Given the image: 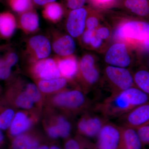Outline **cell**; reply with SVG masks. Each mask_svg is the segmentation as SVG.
I'll use <instances>...</instances> for the list:
<instances>
[{"instance_id": "cell-1", "label": "cell", "mask_w": 149, "mask_h": 149, "mask_svg": "<svg viewBox=\"0 0 149 149\" xmlns=\"http://www.w3.org/2000/svg\"><path fill=\"white\" fill-rule=\"evenodd\" d=\"M149 102V96L137 87L110 94L96 106V109L107 119L120 118L134 108Z\"/></svg>"}, {"instance_id": "cell-2", "label": "cell", "mask_w": 149, "mask_h": 149, "mask_svg": "<svg viewBox=\"0 0 149 149\" xmlns=\"http://www.w3.org/2000/svg\"><path fill=\"white\" fill-rule=\"evenodd\" d=\"M116 36L136 40L145 52L149 53V23L141 21L129 22L118 29Z\"/></svg>"}, {"instance_id": "cell-3", "label": "cell", "mask_w": 149, "mask_h": 149, "mask_svg": "<svg viewBox=\"0 0 149 149\" xmlns=\"http://www.w3.org/2000/svg\"><path fill=\"white\" fill-rule=\"evenodd\" d=\"M105 72L111 85V94L119 93L134 87L133 76L125 68L109 66L107 68Z\"/></svg>"}, {"instance_id": "cell-4", "label": "cell", "mask_w": 149, "mask_h": 149, "mask_svg": "<svg viewBox=\"0 0 149 149\" xmlns=\"http://www.w3.org/2000/svg\"><path fill=\"white\" fill-rule=\"evenodd\" d=\"M97 137L99 149H120L121 126L107 121Z\"/></svg>"}, {"instance_id": "cell-5", "label": "cell", "mask_w": 149, "mask_h": 149, "mask_svg": "<svg viewBox=\"0 0 149 149\" xmlns=\"http://www.w3.org/2000/svg\"><path fill=\"white\" fill-rule=\"evenodd\" d=\"M56 105L70 111H77L87 105L84 93L78 90L65 91L57 94L54 99Z\"/></svg>"}, {"instance_id": "cell-6", "label": "cell", "mask_w": 149, "mask_h": 149, "mask_svg": "<svg viewBox=\"0 0 149 149\" xmlns=\"http://www.w3.org/2000/svg\"><path fill=\"white\" fill-rule=\"evenodd\" d=\"M122 126L137 129L149 124V102L136 107L119 118Z\"/></svg>"}, {"instance_id": "cell-7", "label": "cell", "mask_w": 149, "mask_h": 149, "mask_svg": "<svg viewBox=\"0 0 149 149\" xmlns=\"http://www.w3.org/2000/svg\"><path fill=\"white\" fill-rule=\"evenodd\" d=\"M107 119L102 116L88 114L84 116L78 122L77 128L81 134L84 136L94 138L97 136L99 132Z\"/></svg>"}, {"instance_id": "cell-8", "label": "cell", "mask_w": 149, "mask_h": 149, "mask_svg": "<svg viewBox=\"0 0 149 149\" xmlns=\"http://www.w3.org/2000/svg\"><path fill=\"white\" fill-rule=\"evenodd\" d=\"M105 61L112 66L123 68L129 66L130 58L125 45L116 44L112 46L106 55Z\"/></svg>"}, {"instance_id": "cell-9", "label": "cell", "mask_w": 149, "mask_h": 149, "mask_svg": "<svg viewBox=\"0 0 149 149\" xmlns=\"http://www.w3.org/2000/svg\"><path fill=\"white\" fill-rule=\"evenodd\" d=\"M87 11L82 7L72 10L69 15L67 23L68 31L71 36L77 37L85 29Z\"/></svg>"}, {"instance_id": "cell-10", "label": "cell", "mask_w": 149, "mask_h": 149, "mask_svg": "<svg viewBox=\"0 0 149 149\" xmlns=\"http://www.w3.org/2000/svg\"><path fill=\"white\" fill-rule=\"evenodd\" d=\"M35 73L42 80H50L60 77L61 73L58 66L52 59L43 60L35 66Z\"/></svg>"}, {"instance_id": "cell-11", "label": "cell", "mask_w": 149, "mask_h": 149, "mask_svg": "<svg viewBox=\"0 0 149 149\" xmlns=\"http://www.w3.org/2000/svg\"><path fill=\"white\" fill-rule=\"evenodd\" d=\"M121 126L120 149H141L142 142L135 128Z\"/></svg>"}, {"instance_id": "cell-12", "label": "cell", "mask_w": 149, "mask_h": 149, "mask_svg": "<svg viewBox=\"0 0 149 149\" xmlns=\"http://www.w3.org/2000/svg\"><path fill=\"white\" fill-rule=\"evenodd\" d=\"M80 70L86 83L92 85L96 83L98 79L99 73L94 64L93 58L90 55L83 57L80 64Z\"/></svg>"}, {"instance_id": "cell-13", "label": "cell", "mask_w": 149, "mask_h": 149, "mask_svg": "<svg viewBox=\"0 0 149 149\" xmlns=\"http://www.w3.org/2000/svg\"><path fill=\"white\" fill-rule=\"evenodd\" d=\"M32 123L27 115L22 112H18L15 113L8 128L9 134L14 137L21 135L30 128Z\"/></svg>"}, {"instance_id": "cell-14", "label": "cell", "mask_w": 149, "mask_h": 149, "mask_svg": "<svg viewBox=\"0 0 149 149\" xmlns=\"http://www.w3.org/2000/svg\"><path fill=\"white\" fill-rule=\"evenodd\" d=\"M29 44L39 58H46L50 54V43L44 36L38 35L32 37L29 40Z\"/></svg>"}, {"instance_id": "cell-15", "label": "cell", "mask_w": 149, "mask_h": 149, "mask_svg": "<svg viewBox=\"0 0 149 149\" xmlns=\"http://www.w3.org/2000/svg\"><path fill=\"white\" fill-rule=\"evenodd\" d=\"M124 5L137 16L149 17V0H125Z\"/></svg>"}, {"instance_id": "cell-16", "label": "cell", "mask_w": 149, "mask_h": 149, "mask_svg": "<svg viewBox=\"0 0 149 149\" xmlns=\"http://www.w3.org/2000/svg\"><path fill=\"white\" fill-rule=\"evenodd\" d=\"M74 40L70 36L66 35L57 40L54 43L53 49L59 55L66 56L71 55L75 50Z\"/></svg>"}, {"instance_id": "cell-17", "label": "cell", "mask_w": 149, "mask_h": 149, "mask_svg": "<svg viewBox=\"0 0 149 149\" xmlns=\"http://www.w3.org/2000/svg\"><path fill=\"white\" fill-rule=\"evenodd\" d=\"M39 145V142L35 137L22 134L15 137L11 147L12 149H37Z\"/></svg>"}, {"instance_id": "cell-18", "label": "cell", "mask_w": 149, "mask_h": 149, "mask_svg": "<svg viewBox=\"0 0 149 149\" xmlns=\"http://www.w3.org/2000/svg\"><path fill=\"white\" fill-rule=\"evenodd\" d=\"M16 28V22L13 15L9 13L0 14V34L9 37L13 34Z\"/></svg>"}, {"instance_id": "cell-19", "label": "cell", "mask_w": 149, "mask_h": 149, "mask_svg": "<svg viewBox=\"0 0 149 149\" xmlns=\"http://www.w3.org/2000/svg\"><path fill=\"white\" fill-rule=\"evenodd\" d=\"M65 79L62 77L50 80H42L39 82V90L44 93H51L59 91L64 88L66 85Z\"/></svg>"}, {"instance_id": "cell-20", "label": "cell", "mask_w": 149, "mask_h": 149, "mask_svg": "<svg viewBox=\"0 0 149 149\" xmlns=\"http://www.w3.org/2000/svg\"><path fill=\"white\" fill-rule=\"evenodd\" d=\"M61 74L66 78H71L77 72V65L73 58H67L60 61L58 65Z\"/></svg>"}, {"instance_id": "cell-21", "label": "cell", "mask_w": 149, "mask_h": 149, "mask_svg": "<svg viewBox=\"0 0 149 149\" xmlns=\"http://www.w3.org/2000/svg\"><path fill=\"white\" fill-rule=\"evenodd\" d=\"M20 20L22 26L27 31H35L39 27V17L34 12L27 11L24 13L22 15Z\"/></svg>"}, {"instance_id": "cell-22", "label": "cell", "mask_w": 149, "mask_h": 149, "mask_svg": "<svg viewBox=\"0 0 149 149\" xmlns=\"http://www.w3.org/2000/svg\"><path fill=\"white\" fill-rule=\"evenodd\" d=\"M133 77L137 88L149 96V70H139L135 72Z\"/></svg>"}, {"instance_id": "cell-23", "label": "cell", "mask_w": 149, "mask_h": 149, "mask_svg": "<svg viewBox=\"0 0 149 149\" xmlns=\"http://www.w3.org/2000/svg\"><path fill=\"white\" fill-rule=\"evenodd\" d=\"M44 13L46 17L49 19L56 21L61 17L63 11L59 4L54 2L46 5Z\"/></svg>"}, {"instance_id": "cell-24", "label": "cell", "mask_w": 149, "mask_h": 149, "mask_svg": "<svg viewBox=\"0 0 149 149\" xmlns=\"http://www.w3.org/2000/svg\"><path fill=\"white\" fill-rule=\"evenodd\" d=\"M58 138H66L71 131V125L64 117H59L57 120L56 125H54Z\"/></svg>"}, {"instance_id": "cell-25", "label": "cell", "mask_w": 149, "mask_h": 149, "mask_svg": "<svg viewBox=\"0 0 149 149\" xmlns=\"http://www.w3.org/2000/svg\"><path fill=\"white\" fill-rule=\"evenodd\" d=\"M14 103L16 107L25 109H31L35 103L25 91L15 96Z\"/></svg>"}, {"instance_id": "cell-26", "label": "cell", "mask_w": 149, "mask_h": 149, "mask_svg": "<svg viewBox=\"0 0 149 149\" xmlns=\"http://www.w3.org/2000/svg\"><path fill=\"white\" fill-rule=\"evenodd\" d=\"M15 115L14 110L11 108H6L0 112V130L8 129Z\"/></svg>"}, {"instance_id": "cell-27", "label": "cell", "mask_w": 149, "mask_h": 149, "mask_svg": "<svg viewBox=\"0 0 149 149\" xmlns=\"http://www.w3.org/2000/svg\"><path fill=\"white\" fill-rule=\"evenodd\" d=\"M12 8L17 13L27 11L32 6V0H10Z\"/></svg>"}, {"instance_id": "cell-28", "label": "cell", "mask_w": 149, "mask_h": 149, "mask_svg": "<svg viewBox=\"0 0 149 149\" xmlns=\"http://www.w3.org/2000/svg\"><path fill=\"white\" fill-rule=\"evenodd\" d=\"M24 91L35 103L40 102L41 100V95L39 89L36 85L32 83L28 84Z\"/></svg>"}, {"instance_id": "cell-29", "label": "cell", "mask_w": 149, "mask_h": 149, "mask_svg": "<svg viewBox=\"0 0 149 149\" xmlns=\"http://www.w3.org/2000/svg\"><path fill=\"white\" fill-rule=\"evenodd\" d=\"M11 68L5 59L0 60V80H6L10 76Z\"/></svg>"}, {"instance_id": "cell-30", "label": "cell", "mask_w": 149, "mask_h": 149, "mask_svg": "<svg viewBox=\"0 0 149 149\" xmlns=\"http://www.w3.org/2000/svg\"><path fill=\"white\" fill-rule=\"evenodd\" d=\"M142 143H149V124L136 129Z\"/></svg>"}, {"instance_id": "cell-31", "label": "cell", "mask_w": 149, "mask_h": 149, "mask_svg": "<svg viewBox=\"0 0 149 149\" xmlns=\"http://www.w3.org/2000/svg\"><path fill=\"white\" fill-rule=\"evenodd\" d=\"M86 0H67L68 6L71 9L81 8L85 4Z\"/></svg>"}, {"instance_id": "cell-32", "label": "cell", "mask_w": 149, "mask_h": 149, "mask_svg": "<svg viewBox=\"0 0 149 149\" xmlns=\"http://www.w3.org/2000/svg\"><path fill=\"white\" fill-rule=\"evenodd\" d=\"M65 149H82L80 143L75 139L68 140L65 145Z\"/></svg>"}, {"instance_id": "cell-33", "label": "cell", "mask_w": 149, "mask_h": 149, "mask_svg": "<svg viewBox=\"0 0 149 149\" xmlns=\"http://www.w3.org/2000/svg\"><path fill=\"white\" fill-rule=\"evenodd\" d=\"M18 60V56L14 53L9 54L5 59L6 61L11 68L16 64Z\"/></svg>"}, {"instance_id": "cell-34", "label": "cell", "mask_w": 149, "mask_h": 149, "mask_svg": "<svg viewBox=\"0 0 149 149\" xmlns=\"http://www.w3.org/2000/svg\"><path fill=\"white\" fill-rule=\"evenodd\" d=\"M95 5L100 7H106L113 4L117 0H91Z\"/></svg>"}, {"instance_id": "cell-35", "label": "cell", "mask_w": 149, "mask_h": 149, "mask_svg": "<svg viewBox=\"0 0 149 149\" xmlns=\"http://www.w3.org/2000/svg\"><path fill=\"white\" fill-rule=\"evenodd\" d=\"M98 21L97 19L94 17H91L87 19L86 22V25L88 29L93 30L98 25Z\"/></svg>"}, {"instance_id": "cell-36", "label": "cell", "mask_w": 149, "mask_h": 149, "mask_svg": "<svg viewBox=\"0 0 149 149\" xmlns=\"http://www.w3.org/2000/svg\"><path fill=\"white\" fill-rule=\"evenodd\" d=\"M109 32L108 29L106 28H100L97 30V35L102 39H106L109 37Z\"/></svg>"}, {"instance_id": "cell-37", "label": "cell", "mask_w": 149, "mask_h": 149, "mask_svg": "<svg viewBox=\"0 0 149 149\" xmlns=\"http://www.w3.org/2000/svg\"><path fill=\"white\" fill-rule=\"evenodd\" d=\"M102 42V39L96 35V36H93L90 43L94 47L97 48L101 45Z\"/></svg>"}, {"instance_id": "cell-38", "label": "cell", "mask_w": 149, "mask_h": 149, "mask_svg": "<svg viewBox=\"0 0 149 149\" xmlns=\"http://www.w3.org/2000/svg\"><path fill=\"white\" fill-rule=\"evenodd\" d=\"M93 30L88 29L85 32L83 36V40L85 43L88 44L91 42V39L93 37Z\"/></svg>"}, {"instance_id": "cell-39", "label": "cell", "mask_w": 149, "mask_h": 149, "mask_svg": "<svg viewBox=\"0 0 149 149\" xmlns=\"http://www.w3.org/2000/svg\"><path fill=\"white\" fill-rule=\"evenodd\" d=\"M56 0H34L35 3L40 6L46 5L50 3L54 2Z\"/></svg>"}, {"instance_id": "cell-40", "label": "cell", "mask_w": 149, "mask_h": 149, "mask_svg": "<svg viewBox=\"0 0 149 149\" xmlns=\"http://www.w3.org/2000/svg\"><path fill=\"white\" fill-rule=\"evenodd\" d=\"M4 140V135L2 132V130H0V146L3 144Z\"/></svg>"}, {"instance_id": "cell-41", "label": "cell", "mask_w": 149, "mask_h": 149, "mask_svg": "<svg viewBox=\"0 0 149 149\" xmlns=\"http://www.w3.org/2000/svg\"><path fill=\"white\" fill-rule=\"evenodd\" d=\"M37 149H50L48 148V146H41L37 148Z\"/></svg>"}, {"instance_id": "cell-42", "label": "cell", "mask_w": 149, "mask_h": 149, "mask_svg": "<svg viewBox=\"0 0 149 149\" xmlns=\"http://www.w3.org/2000/svg\"><path fill=\"white\" fill-rule=\"evenodd\" d=\"M50 149H61L60 148H59L58 147L56 146H53L51 147Z\"/></svg>"}, {"instance_id": "cell-43", "label": "cell", "mask_w": 149, "mask_h": 149, "mask_svg": "<svg viewBox=\"0 0 149 149\" xmlns=\"http://www.w3.org/2000/svg\"><path fill=\"white\" fill-rule=\"evenodd\" d=\"M148 65L149 66V61H148Z\"/></svg>"}]
</instances>
